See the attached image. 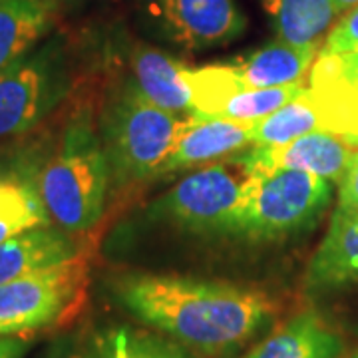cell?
Here are the masks:
<instances>
[{"instance_id": "7a4b0ae2", "label": "cell", "mask_w": 358, "mask_h": 358, "mask_svg": "<svg viewBox=\"0 0 358 358\" xmlns=\"http://www.w3.org/2000/svg\"><path fill=\"white\" fill-rule=\"evenodd\" d=\"M110 167L92 115L82 110L64 128L60 145L38 171V192L56 227L90 231L103 215Z\"/></svg>"}, {"instance_id": "9c48e42d", "label": "cell", "mask_w": 358, "mask_h": 358, "mask_svg": "<svg viewBox=\"0 0 358 358\" xmlns=\"http://www.w3.org/2000/svg\"><path fill=\"white\" fill-rule=\"evenodd\" d=\"M355 150L341 136L331 131H310L282 145H253L235 159L243 169H299L329 183H338L345 176Z\"/></svg>"}, {"instance_id": "cb8c5ba5", "label": "cell", "mask_w": 358, "mask_h": 358, "mask_svg": "<svg viewBox=\"0 0 358 358\" xmlns=\"http://www.w3.org/2000/svg\"><path fill=\"white\" fill-rule=\"evenodd\" d=\"M355 50H358V4L346 10L338 24L329 32L324 46L320 48L324 54H346Z\"/></svg>"}, {"instance_id": "484cf974", "label": "cell", "mask_w": 358, "mask_h": 358, "mask_svg": "<svg viewBox=\"0 0 358 358\" xmlns=\"http://www.w3.org/2000/svg\"><path fill=\"white\" fill-rule=\"evenodd\" d=\"M28 346L26 336H0V358H22Z\"/></svg>"}, {"instance_id": "1f68e13d", "label": "cell", "mask_w": 358, "mask_h": 358, "mask_svg": "<svg viewBox=\"0 0 358 358\" xmlns=\"http://www.w3.org/2000/svg\"><path fill=\"white\" fill-rule=\"evenodd\" d=\"M58 2H60V0H58Z\"/></svg>"}, {"instance_id": "83f0119b", "label": "cell", "mask_w": 358, "mask_h": 358, "mask_svg": "<svg viewBox=\"0 0 358 358\" xmlns=\"http://www.w3.org/2000/svg\"><path fill=\"white\" fill-rule=\"evenodd\" d=\"M333 2V8L334 13H346V10H350L352 6H357L358 0H331Z\"/></svg>"}, {"instance_id": "f1b7e54d", "label": "cell", "mask_w": 358, "mask_h": 358, "mask_svg": "<svg viewBox=\"0 0 358 358\" xmlns=\"http://www.w3.org/2000/svg\"><path fill=\"white\" fill-rule=\"evenodd\" d=\"M76 358H102V357H100V352L94 348V350H84V352H82V355Z\"/></svg>"}, {"instance_id": "2e32d148", "label": "cell", "mask_w": 358, "mask_h": 358, "mask_svg": "<svg viewBox=\"0 0 358 358\" xmlns=\"http://www.w3.org/2000/svg\"><path fill=\"white\" fill-rule=\"evenodd\" d=\"M131 64L134 82L148 100L169 114L181 117L192 115V96L183 80L185 66L150 46H138Z\"/></svg>"}, {"instance_id": "ffe728a7", "label": "cell", "mask_w": 358, "mask_h": 358, "mask_svg": "<svg viewBox=\"0 0 358 358\" xmlns=\"http://www.w3.org/2000/svg\"><path fill=\"white\" fill-rule=\"evenodd\" d=\"M183 80L192 96V114L203 117H215L235 94L245 90L233 62L199 68L185 66Z\"/></svg>"}, {"instance_id": "9a60e30c", "label": "cell", "mask_w": 358, "mask_h": 358, "mask_svg": "<svg viewBox=\"0 0 358 358\" xmlns=\"http://www.w3.org/2000/svg\"><path fill=\"white\" fill-rule=\"evenodd\" d=\"M54 225L32 166H0V243L20 233Z\"/></svg>"}, {"instance_id": "5bb4252c", "label": "cell", "mask_w": 358, "mask_h": 358, "mask_svg": "<svg viewBox=\"0 0 358 358\" xmlns=\"http://www.w3.org/2000/svg\"><path fill=\"white\" fill-rule=\"evenodd\" d=\"M343 341L317 313H299L241 358H338Z\"/></svg>"}, {"instance_id": "277c9868", "label": "cell", "mask_w": 358, "mask_h": 358, "mask_svg": "<svg viewBox=\"0 0 358 358\" xmlns=\"http://www.w3.org/2000/svg\"><path fill=\"white\" fill-rule=\"evenodd\" d=\"M243 205L235 235L277 241L313 227L333 199L327 179L299 169H245Z\"/></svg>"}, {"instance_id": "ba28073f", "label": "cell", "mask_w": 358, "mask_h": 358, "mask_svg": "<svg viewBox=\"0 0 358 358\" xmlns=\"http://www.w3.org/2000/svg\"><path fill=\"white\" fill-rule=\"evenodd\" d=\"M154 14L167 38L187 50L225 46L247 30L235 0H154Z\"/></svg>"}, {"instance_id": "f546056e", "label": "cell", "mask_w": 358, "mask_h": 358, "mask_svg": "<svg viewBox=\"0 0 358 358\" xmlns=\"http://www.w3.org/2000/svg\"><path fill=\"white\" fill-rule=\"evenodd\" d=\"M348 143H350L352 148H358V136H355V138H352V140L348 141Z\"/></svg>"}, {"instance_id": "7402d4cb", "label": "cell", "mask_w": 358, "mask_h": 358, "mask_svg": "<svg viewBox=\"0 0 358 358\" xmlns=\"http://www.w3.org/2000/svg\"><path fill=\"white\" fill-rule=\"evenodd\" d=\"M303 90H305L303 82L279 86V88L241 90L221 108V112L215 117H227V120H235V122L255 124V122L265 120L273 112L281 110L282 106H287L293 98H296Z\"/></svg>"}, {"instance_id": "52a82bcc", "label": "cell", "mask_w": 358, "mask_h": 358, "mask_svg": "<svg viewBox=\"0 0 358 358\" xmlns=\"http://www.w3.org/2000/svg\"><path fill=\"white\" fill-rule=\"evenodd\" d=\"M68 92L70 72L58 42H48L18 58L0 72V140L36 128Z\"/></svg>"}, {"instance_id": "ac0fdd59", "label": "cell", "mask_w": 358, "mask_h": 358, "mask_svg": "<svg viewBox=\"0 0 358 358\" xmlns=\"http://www.w3.org/2000/svg\"><path fill=\"white\" fill-rule=\"evenodd\" d=\"M310 131H329V120L320 96L310 88L293 98L281 110L251 126V145H282Z\"/></svg>"}, {"instance_id": "8fae6325", "label": "cell", "mask_w": 358, "mask_h": 358, "mask_svg": "<svg viewBox=\"0 0 358 358\" xmlns=\"http://www.w3.org/2000/svg\"><path fill=\"white\" fill-rule=\"evenodd\" d=\"M357 282L358 215L336 209L327 235L308 261L305 287L313 293H327Z\"/></svg>"}, {"instance_id": "4316f807", "label": "cell", "mask_w": 358, "mask_h": 358, "mask_svg": "<svg viewBox=\"0 0 358 358\" xmlns=\"http://www.w3.org/2000/svg\"><path fill=\"white\" fill-rule=\"evenodd\" d=\"M44 358H70V350H68V345L66 343H58L50 348V352Z\"/></svg>"}, {"instance_id": "8992f818", "label": "cell", "mask_w": 358, "mask_h": 358, "mask_svg": "<svg viewBox=\"0 0 358 358\" xmlns=\"http://www.w3.org/2000/svg\"><path fill=\"white\" fill-rule=\"evenodd\" d=\"M247 171L233 157L183 178L150 205L148 219L193 233H233L243 205Z\"/></svg>"}, {"instance_id": "d4e9b609", "label": "cell", "mask_w": 358, "mask_h": 358, "mask_svg": "<svg viewBox=\"0 0 358 358\" xmlns=\"http://www.w3.org/2000/svg\"><path fill=\"white\" fill-rule=\"evenodd\" d=\"M336 209L358 215V148L346 167L345 176L338 181V207Z\"/></svg>"}, {"instance_id": "e0dca14e", "label": "cell", "mask_w": 358, "mask_h": 358, "mask_svg": "<svg viewBox=\"0 0 358 358\" xmlns=\"http://www.w3.org/2000/svg\"><path fill=\"white\" fill-rule=\"evenodd\" d=\"M56 8L58 0H0V72L34 48Z\"/></svg>"}, {"instance_id": "3957f363", "label": "cell", "mask_w": 358, "mask_h": 358, "mask_svg": "<svg viewBox=\"0 0 358 358\" xmlns=\"http://www.w3.org/2000/svg\"><path fill=\"white\" fill-rule=\"evenodd\" d=\"M187 117L162 110L143 96L136 82H128L102 115L100 138L110 179L117 185H128L157 176Z\"/></svg>"}, {"instance_id": "d6986e66", "label": "cell", "mask_w": 358, "mask_h": 358, "mask_svg": "<svg viewBox=\"0 0 358 358\" xmlns=\"http://www.w3.org/2000/svg\"><path fill=\"white\" fill-rule=\"evenodd\" d=\"M279 38L293 44H310L331 26V0H261Z\"/></svg>"}, {"instance_id": "6da1fadb", "label": "cell", "mask_w": 358, "mask_h": 358, "mask_svg": "<svg viewBox=\"0 0 358 358\" xmlns=\"http://www.w3.org/2000/svg\"><path fill=\"white\" fill-rule=\"evenodd\" d=\"M114 296L136 319L205 355L245 345L277 308L253 287L181 275H124L114 281Z\"/></svg>"}, {"instance_id": "5b68a950", "label": "cell", "mask_w": 358, "mask_h": 358, "mask_svg": "<svg viewBox=\"0 0 358 358\" xmlns=\"http://www.w3.org/2000/svg\"><path fill=\"white\" fill-rule=\"evenodd\" d=\"M86 287L88 263L80 255L0 285V336H28L74 319Z\"/></svg>"}, {"instance_id": "7c38bea8", "label": "cell", "mask_w": 358, "mask_h": 358, "mask_svg": "<svg viewBox=\"0 0 358 358\" xmlns=\"http://www.w3.org/2000/svg\"><path fill=\"white\" fill-rule=\"evenodd\" d=\"M319 50V42L293 44L279 38L233 66L245 90L279 88L303 82Z\"/></svg>"}, {"instance_id": "30bf717a", "label": "cell", "mask_w": 358, "mask_h": 358, "mask_svg": "<svg viewBox=\"0 0 358 358\" xmlns=\"http://www.w3.org/2000/svg\"><path fill=\"white\" fill-rule=\"evenodd\" d=\"M251 126L253 124L227 117H203L192 114L157 176L205 166L225 155L239 154L251 145Z\"/></svg>"}, {"instance_id": "44dd1931", "label": "cell", "mask_w": 358, "mask_h": 358, "mask_svg": "<svg viewBox=\"0 0 358 358\" xmlns=\"http://www.w3.org/2000/svg\"><path fill=\"white\" fill-rule=\"evenodd\" d=\"M96 350L102 358H192V355L164 336L115 327L96 338Z\"/></svg>"}, {"instance_id": "4fadbf2b", "label": "cell", "mask_w": 358, "mask_h": 358, "mask_svg": "<svg viewBox=\"0 0 358 358\" xmlns=\"http://www.w3.org/2000/svg\"><path fill=\"white\" fill-rule=\"evenodd\" d=\"M78 245L56 225L20 233L0 243V285L78 257Z\"/></svg>"}, {"instance_id": "603a6c76", "label": "cell", "mask_w": 358, "mask_h": 358, "mask_svg": "<svg viewBox=\"0 0 358 358\" xmlns=\"http://www.w3.org/2000/svg\"><path fill=\"white\" fill-rule=\"evenodd\" d=\"M313 70L331 78L350 96L358 98V50L346 54H324L319 50Z\"/></svg>"}, {"instance_id": "4dcf8cb0", "label": "cell", "mask_w": 358, "mask_h": 358, "mask_svg": "<svg viewBox=\"0 0 358 358\" xmlns=\"http://www.w3.org/2000/svg\"><path fill=\"white\" fill-rule=\"evenodd\" d=\"M345 358H358V352H352V355H348V357Z\"/></svg>"}]
</instances>
